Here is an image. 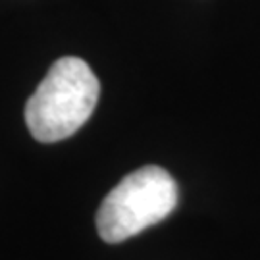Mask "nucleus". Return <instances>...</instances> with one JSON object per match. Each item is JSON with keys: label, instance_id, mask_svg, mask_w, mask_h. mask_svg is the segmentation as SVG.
<instances>
[{"label": "nucleus", "instance_id": "nucleus-2", "mask_svg": "<svg viewBox=\"0 0 260 260\" xmlns=\"http://www.w3.org/2000/svg\"><path fill=\"white\" fill-rule=\"evenodd\" d=\"M176 179L160 166H143L121 179L103 199L96 232L106 243H121L166 220L177 206Z\"/></svg>", "mask_w": 260, "mask_h": 260}, {"label": "nucleus", "instance_id": "nucleus-1", "mask_svg": "<svg viewBox=\"0 0 260 260\" xmlns=\"http://www.w3.org/2000/svg\"><path fill=\"white\" fill-rule=\"evenodd\" d=\"M101 83L91 66L77 56H64L50 66L25 104L29 133L41 143L72 137L91 118Z\"/></svg>", "mask_w": 260, "mask_h": 260}]
</instances>
